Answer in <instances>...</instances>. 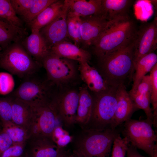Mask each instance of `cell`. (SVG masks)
Returning a JSON list of instances; mask_svg holds the SVG:
<instances>
[{
    "mask_svg": "<svg viewBox=\"0 0 157 157\" xmlns=\"http://www.w3.org/2000/svg\"><path fill=\"white\" fill-rule=\"evenodd\" d=\"M135 19L130 15L113 20L93 45L100 59L134 40L138 29Z\"/></svg>",
    "mask_w": 157,
    "mask_h": 157,
    "instance_id": "obj_1",
    "label": "cell"
},
{
    "mask_svg": "<svg viewBox=\"0 0 157 157\" xmlns=\"http://www.w3.org/2000/svg\"><path fill=\"white\" fill-rule=\"evenodd\" d=\"M136 38L120 49L99 59L102 76L109 86L125 85L134 72V50Z\"/></svg>",
    "mask_w": 157,
    "mask_h": 157,
    "instance_id": "obj_2",
    "label": "cell"
},
{
    "mask_svg": "<svg viewBox=\"0 0 157 157\" xmlns=\"http://www.w3.org/2000/svg\"><path fill=\"white\" fill-rule=\"evenodd\" d=\"M41 65L29 54L21 42L12 44L0 55V67L20 78L33 75Z\"/></svg>",
    "mask_w": 157,
    "mask_h": 157,
    "instance_id": "obj_3",
    "label": "cell"
},
{
    "mask_svg": "<svg viewBox=\"0 0 157 157\" xmlns=\"http://www.w3.org/2000/svg\"><path fill=\"white\" fill-rule=\"evenodd\" d=\"M118 133L111 128L86 129L78 142L77 148L88 157H109L114 140Z\"/></svg>",
    "mask_w": 157,
    "mask_h": 157,
    "instance_id": "obj_4",
    "label": "cell"
},
{
    "mask_svg": "<svg viewBox=\"0 0 157 157\" xmlns=\"http://www.w3.org/2000/svg\"><path fill=\"white\" fill-rule=\"evenodd\" d=\"M31 76L25 78L11 96L32 106H42L51 103L56 96L52 90L54 85L48 80L43 81Z\"/></svg>",
    "mask_w": 157,
    "mask_h": 157,
    "instance_id": "obj_5",
    "label": "cell"
},
{
    "mask_svg": "<svg viewBox=\"0 0 157 157\" xmlns=\"http://www.w3.org/2000/svg\"><path fill=\"white\" fill-rule=\"evenodd\" d=\"M122 133L130 143L150 156L157 153V135L153 129V122L147 118L137 120L131 118L125 122Z\"/></svg>",
    "mask_w": 157,
    "mask_h": 157,
    "instance_id": "obj_6",
    "label": "cell"
},
{
    "mask_svg": "<svg viewBox=\"0 0 157 157\" xmlns=\"http://www.w3.org/2000/svg\"><path fill=\"white\" fill-rule=\"evenodd\" d=\"M117 87L109 86L106 90L96 93L93 98L91 116L88 123L97 129L110 128L117 105Z\"/></svg>",
    "mask_w": 157,
    "mask_h": 157,
    "instance_id": "obj_7",
    "label": "cell"
},
{
    "mask_svg": "<svg viewBox=\"0 0 157 157\" xmlns=\"http://www.w3.org/2000/svg\"><path fill=\"white\" fill-rule=\"evenodd\" d=\"M32 113L27 131L28 138L40 136L51 137L60 120L54 101L40 107L32 106Z\"/></svg>",
    "mask_w": 157,
    "mask_h": 157,
    "instance_id": "obj_8",
    "label": "cell"
},
{
    "mask_svg": "<svg viewBox=\"0 0 157 157\" xmlns=\"http://www.w3.org/2000/svg\"><path fill=\"white\" fill-rule=\"evenodd\" d=\"M41 65L46 71L48 80L54 85L67 84L76 76V69L72 60L50 52L42 60Z\"/></svg>",
    "mask_w": 157,
    "mask_h": 157,
    "instance_id": "obj_9",
    "label": "cell"
},
{
    "mask_svg": "<svg viewBox=\"0 0 157 157\" xmlns=\"http://www.w3.org/2000/svg\"><path fill=\"white\" fill-rule=\"evenodd\" d=\"M157 48V19L142 24L138 28L134 50V65L141 57Z\"/></svg>",
    "mask_w": 157,
    "mask_h": 157,
    "instance_id": "obj_10",
    "label": "cell"
},
{
    "mask_svg": "<svg viewBox=\"0 0 157 157\" xmlns=\"http://www.w3.org/2000/svg\"><path fill=\"white\" fill-rule=\"evenodd\" d=\"M81 18V45L83 48L93 46L113 21L108 20L102 15H91Z\"/></svg>",
    "mask_w": 157,
    "mask_h": 157,
    "instance_id": "obj_11",
    "label": "cell"
},
{
    "mask_svg": "<svg viewBox=\"0 0 157 157\" xmlns=\"http://www.w3.org/2000/svg\"><path fill=\"white\" fill-rule=\"evenodd\" d=\"M68 6L64 0L63 10L59 15L48 25L40 30V33L50 50L54 45L69 38L67 25Z\"/></svg>",
    "mask_w": 157,
    "mask_h": 157,
    "instance_id": "obj_12",
    "label": "cell"
},
{
    "mask_svg": "<svg viewBox=\"0 0 157 157\" xmlns=\"http://www.w3.org/2000/svg\"><path fill=\"white\" fill-rule=\"evenodd\" d=\"M78 100V92L74 90L56 96L54 99L59 119L67 126H71L75 123Z\"/></svg>",
    "mask_w": 157,
    "mask_h": 157,
    "instance_id": "obj_13",
    "label": "cell"
},
{
    "mask_svg": "<svg viewBox=\"0 0 157 157\" xmlns=\"http://www.w3.org/2000/svg\"><path fill=\"white\" fill-rule=\"evenodd\" d=\"M117 105L110 128L115 129L119 125L130 119L138 108L126 91L125 85L118 86L116 90Z\"/></svg>",
    "mask_w": 157,
    "mask_h": 157,
    "instance_id": "obj_14",
    "label": "cell"
},
{
    "mask_svg": "<svg viewBox=\"0 0 157 157\" xmlns=\"http://www.w3.org/2000/svg\"><path fill=\"white\" fill-rule=\"evenodd\" d=\"M25 145L29 147L31 157H58L63 151L47 136L29 138Z\"/></svg>",
    "mask_w": 157,
    "mask_h": 157,
    "instance_id": "obj_15",
    "label": "cell"
},
{
    "mask_svg": "<svg viewBox=\"0 0 157 157\" xmlns=\"http://www.w3.org/2000/svg\"><path fill=\"white\" fill-rule=\"evenodd\" d=\"M30 35L26 37L21 43L29 54L41 65L43 59L50 53V50L40 30H31Z\"/></svg>",
    "mask_w": 157,
    "mask_h": 157,
    "instance_id": "obj_16",
    "label": "cell"
},
{
    "mask_svg": "<svg viewBox=\"0 0 157 157\" xmlns=\"http://www.w3.org/2000/svg\"><path fill=\"white\" fill-rule=\"evenodd\" d=\"M50 52L58 56L79 62L88 63L91 55L88 51L68 41L62 42L53 46Z\"/></svg>",
    "mask_w": 157,
    "mask_h": 157,
    "instance_id": "obj_17",
    "label": "cell"
},
{
    "mask_svg": "<svg viewBox=\"0 0 157 157\" xmlns=\"http://www.w3.org/2000/svg\"><path fill=\"white\" fill-rule=\"evenodd\" d=\"M79 63L78 69L81 78L90 90L97 93L109 87L105 79L96 69L88 63Z\"/></svg>",
    "mask_w": 157,
    "mask_h": 157,
    "instance_id": "obj_18",
    "label": "cell"
},
{
    "mask_svg": "<svg viewBox=\"0 0 157 157\" xmlns=\"http://www.w3.org/2000/svg\"><path fill=\"white\" fill-rule=\"evenodd\" d=\"M26 34L25 29L17 27L0 17V49L2 51L13 43L22 42Z\"/></svg>",
    "mask_w": 157,
    "mask_h": 157,
    "instance_id": "obj_19",
    "label": "cell"
},
{
    "mask_svg": "<svg viewBox=\"0 0 157 157\" xmlns=\"http://www.w3.org/2000/svg\"><path fill=\"white\" fill-rule=\"evenodd\" d=\"M134 1L101 0L102 15L109 21L129 15Z\"/></svg>",
    "mask_w": 157,
    "mask_h": 157,
    "instance_id": "obj_20",
    "label": "cell"
},
{
    "mask_svg": "<svg viewBox=\"0 0 157 157\" xmlns=\"http://www.w3.org/2000/svg\"><path fill=\"white\" fill-rule=\"evenodd\" d=\"M9 97L12 109L11 121L27 132L32 115V106L11 96Z\"/></svg>",
    "mask_w": 157,
    "mask_h": 157,
    "instance_id": "obj_21",
    "label": "cell"
},
{
    "mask_svg": "<svg viewBox=\"0 0 157 157\" xmlns=\"http://www.w3.org/2000/svg\"><path fill=\"white\" fill-rule=\"evenodd\" d=\"M64 5V0H56L27 24L31 30H40L52 22L59 15L63 10Z\"/></svg>",
    "mask_w": 157,
    "mask_h": 157,
    "instance_id": "obj_22",
    "label": "cell"
},
{
    "mask_svg": "<svg viewBox=\"0 0 157 157\" xmlns=\"http://www.w3.org/2000/svg\"><path fill=\"white\" fill-rule=\"evenodd\" d=\"M79 100L75 119V123L82 126L87 125L91 118L93 105V98L86 86L80 87Z\"/></svg>",
    "mask_w": 157,
    "mask_h": 157,
    "instance_id": "obj_23",
    "label": "cell"
},
{
    "mask_svg": "<svg viewBox=\"0 0 157 157\" xmlns=\"http://www.w3.org/2000/svg\"><path fill=\"white\" fill-rule=\"evenodd\" d=\"M68 10L81 17L102 15L101 0H65Z\"/></svg>",
    "mask_w": 157,
    "mask_h": 157,
    "instance_id": "obj_24",
    "label": "cell"
},
{
    "mask_svg": "<svg viewBox=\"0 0 157 157\" xmlns=\"http://www.w3.org/2000/svg\"><path fill=\"white\" fill-rule=\"evenodd\" d=\"M157 64V55L152 52L140 58L134 65L133 76V84L129 92L135 91L142 78Z\"/></svg>",
    "mask_w": 157,
    "mask_h": 157,
    "instance_id": "obj_25",
    "label": "cell"
},
{
    "mask_svg": "<svg viewBox=\"0 0 157 157\" xmlns=\"http://www.w3.org/2000/svg\"><path fill=\"white\" fill-rule=\"evenodd\" d=\"M2 130L8 135L13 144H24L28 138L27 131L11 121H1Z\"/></svg>",
    "mask_w": 157,
    "mask_h": 157,
    "instance_id": "obj_26",
    "label": "cell"
},
{
    "mask_svg": "<svg viewBox=\"0 0 157 157\" xmlns=\"http://www.w3.org/2000/svg\"><path fill=\"white\" fill-rule=\"evenodd\" d=\"M81 16L68 10L67 25L68 37L74 44L79 47L81 43Z\"/></svg>",
    "mask_w": 157,
    "mask_h": 157,
    "instance_id": "obj_27",
    "label": "cell"
},
{
    "mask_svg": "<svg viewBox=\"0 0 157 157\" xmlns=\"http://www.w3.org/2000/svg\"><path fill=\"white\" fill-rule=\"evenodd\" d=\"M0 17L8 20L17 27L24 28L23 21L15 13L9 0H0Z\"/></svg>",
    "mask_w": 157,
    "mask_h": 157,
    "instance_id": "obj_28",
    "label": "cell"
},
{
    "mask_svg": "<svg viewBox=\"0 0 157 157\" xmlns=\"http://www.w3.org/2000/svg\"><path fill=\"white\" fill-rule=\"evenodd\" d=\"M56 0H35L26 12L20 17L22 21L28 24L32 21L42 12Z\"/></svg>",
    "mask_w": 157,
    "mask_h": 157,
    "instance_id": "obj_29",
    "label": "cell"
},
{
    "mask_svg": "<svg viewBox=\"0 0 157 157\" xmlns=\"http://www.w3.org/2000/svg\"><path fill=\"white\" fill-rule=\"evenodd\" d=\"M151 81V103L152 105L153 120V125H157V64L149 72Z\"/></svg>",
    "mask_w": 157,
    "mask_h": 157,
    "instance_id": "obj_30",
    "label": "cell"
},
{
    "mask_svg": "<svg viewBox=\"0 0 157 157\" xmlns=\"http://www.w3.org/2000/svg\"><path fill=\"white\" fill-rule=\"evenodd\" d=\"M138 109L143 110L147 117V119L153 121L152 109L151 108V93L147 92L137 96H130Z\"/></svg>",
    "mask_w": 157,
    "mask_h": 157,
    "instance_id": "obj_31",
    "label": "cell"
},
{
    "mask_svg": "<svg viewBox=\"0 0 157 157\" xmlns=\"http://www.w3.org/2000/svg\"><path fill=\"white\" fill-rule=\"evenodd\" d=\"M130 144L126 138H122L118 133L113 142L111 157H125Z\"/></svg>",
    "mask_w": 157,
    "mask_h": 157,
    "instance_id": "obj_32",
    "label": "cell"
},
{
    "mask_svg": "<svg viewBox=\"0 0 157 157\" xmlns=\"http://www.w3.org/2000/svg\"><path fill=\"white\" fill-rule=\"evenodd\" d=\"M51 137L58 146L61 149L66 146L72 139V137L60 126L55 128Z\"/></svg>",
    "mask_w": 157,
    "mask_h": 157,
    "instance_id": "obj_33",
    "label": "cell"
},
{
    "mask_svg": "<svg viewBox=\"0 0 157 157\" xmlns=\"http://www.w3.org/2000/svg\"><path fill=\"white\" fill-rule=\"evenodd\" d=\"M14 85L13 78L9 74L0 73V94H7L13 90Z\"/></svg>",
    "mask_w": 157,
    "mask_h": 157,
    "instance_id": "obj_34",
    "label": "cell"
},
{
    "mask_svg": "<svg viewBox=\"0 0 157 157\" xmlns=\"http://www.w3.org/2000/svg\"><path fill=\"white\" fill-rule=\"evenodd\" d=\"M34 1L35 0H10L16 14L20 17L26 12Z\"/></svg>",
    "mask_w": 157,
    "mask_h": 157,
    "instance_id": "obj_35",
    "label": "cell"
},
{
    "mask_svg": "<svg viewBox=\"0 0 157 157\" xmlns=\"http://www.w3.org/2000/svg\"><path fill=\"white\" fill-rule=\"evenodd\" d=\"M12 109L9 97L0 98V119L1 121H11Z\"/></svg>",
    "mask_w": 157,
    "mask_h": 157,
    "instance_id": "obj_36",
    "label": "cell"
},
{
    "mask_svg": "<svg viewBox=\"0 0 157 157\" xmlns=\"http://www.w3.org/2000/svg\"><path fill=\"white\" fill-rule=\"evenodd\" d=\"M151 93V81L149 75L144 76L138 84L135 90L129 93L130 96H137L147 93Z\"/></svg>",
    "mask_w": 157,
    "mask_h": 157,
    "instance_id": "obj_37",
    "label": "cell"
},
{
    "mask_svg": "<svg viewBox=\"0 0 157 157\" xmlns=\"http://www.w3.org/2000/svg\"><path fill=\"white\" fill-rule=\"evenodd\" d=\"M24 144H13L0 155V157H21L24 151Z\"/></svg>",
    "mask_w": 157,
    "mask_h": 157,
    "instance_id": "obj_38",
    "label": "cell"
},
{
    "mask_svg": "<svg viewBox=\"0 0 157 157\" xmlns=\"http://www.w3.org/2000/svg\"><path fill=\"white\" fill-rule=\"evenodd\" d=\"M13 144L7 134L2 129H0V156Z\"/></svg>",
    "mask_w": 157,
    "mask_h": 157,
    "instance_id": "obj_39",
    "label": "cell"
},
{
    "mask_svg": "<svg viewBox=\"0 0 157 157\" xmlns=\"http://www.w3.org/2000/svg\"><path fill=\"white\" fill-rule=\"evenodd\" d=\"M126 153L127 157H146L141 155L137 151V149L130 143Z\"/></svg>",
    "mask_w": 157,
    "mask_h": 157,
    "instance_id": "obj_40",
    "label": "cell"
},
{
    "mask_svg": "<svg viewBox=\"0 0 157 157\" xmlns=\"http://www.w3.org/2000/svg\"><path fill=\"white\" fill-rule=\"evenodd\" d=\"M69 157H88L83 152L77 148L74 150Z\"/></svg>",
    "mask_w": 157,
    "mask_h": 157,
    "instance_id": "obj_41",
    "label": "cell"
},
{
    "mask_svg": "<svg viewBox=\"0 0 157 157\" xmlns=\"http://www.w3.org/2000/svg\"><path fill=\"white\" fill-rule=\"evenodd\" d=\"M69 156L67 153L63 151L58 157H69Z\"/></svg>",
    "mask_w": 157,
    "mask_h": 157,
    "instance_id": "obj_42",
    "label": "cell"
},
{
    "mask_svg": "<svg viewBox=\"0 0 157 157\" xmlns=\"http://www.w3.org/2000/svg\"><path fill=\"white\" fill-rule=\"evenodd\" d=\"M151 157H157V153H155Z\"/></svg>",
    "mask_w": 157,
    "mask_h": 157,
    "instance_id": "obj_43",
    "label": "cell"
},
{
    "mask_svg": "<svg viewBox=\"0 0 157 157\" xmlns=\"http://www.w3.org/2000/svg\"><path fill=\"white\" fill-rule=\"evenodd\" d=\"M1 51H2V50L1 49H0V55L1 54Z\"/></svg>",
    "mask_w": 157,
    "mask_h": 157,
    "instance_id": "obj_44",
    "label": "cell"
},
{
    "mask_svg": "<svg viewBox=\"0 0 157 157\" xmlns=\"http://www.w3.org/2000/svg\"><path fill=\"white\" fill-rule=\"evenodd\" d=\"M21 157H23V155L22 156H21Z\"/></svg>",
    "mask_w": 157,
    "mask_h": 157,
    "instance_id": "obj_45",
    "label": "cell"
}]
</instances>
